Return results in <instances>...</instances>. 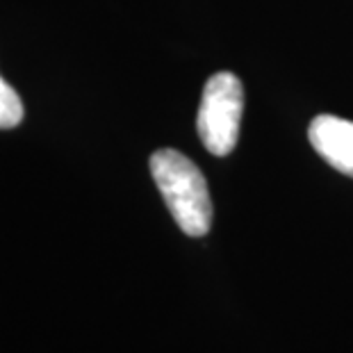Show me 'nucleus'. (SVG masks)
<instances>
[{
  "label": "nucleus",
  "mask_w": 353,
  "mask_h": 353,
  "mask_svg": "<svg viewBox=\"0 0 353 353\" xmlns=\"http://www.w3.org/2000/svg\"><path fill=\"white\" fill-rule=\"evenodd\" d=\"M151 174L180 230L190 237L208 235L212 226V199L196 164L174 148H160L151 155Z\"/></svg>",
  "instance_id": "f257e3e1"
},
{
  "label": "nucleus",
  "mask_w": 353,
  "mask_h": 353,
  "mask_svg": "<svg viewBox=\"0 0 353 353\" xmlns=\"http://www.w3.org/2000/svg\"><path fill=\"white\" fill-rule=\"evenodd\" d=\"M244 114V87L235 73L219 71L205 82L199 105L196 130L203 146L216 157L237 146Z\"/></svg>",
  "instance_id": "f03ea898"
},
{
  "label": "nucleus",
  "mask_w": 353,
  "mask_h": 353,
  "mask_svg": "<svg viewBox=\"0 0 353 353\" xmlns=\"http://www.w3.org/2000/svg\"><path fill=\"white\" fill-rule=\"evenodd\" d=\"M307 139L333 169L353 178V121L333 114L312 119Z\"/></svg>",
  "instance_id": "7ed1b4c3"
},
{
  "label": "nucleus",
  "mask_w": 353,
  "mask_h": 353,
  "mask_svg": "<svg viewBox=\"0 0 353 353\" xmlns=\"http://www.w3.org/2000/svg\"><path fill=\"white\" fill-rule=\"evenodd\" d=\"M23 114H26V110H23V103L19 99V94L0 78V130L17 128L23 121Z\"/></svg>",
  "instance_id": "20e7f679"
}]
</instances>
